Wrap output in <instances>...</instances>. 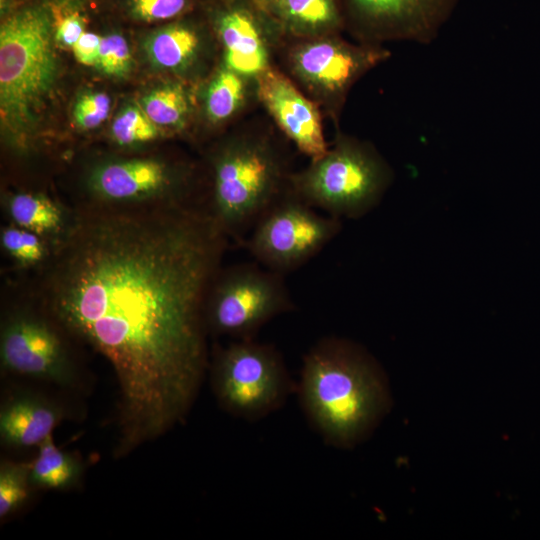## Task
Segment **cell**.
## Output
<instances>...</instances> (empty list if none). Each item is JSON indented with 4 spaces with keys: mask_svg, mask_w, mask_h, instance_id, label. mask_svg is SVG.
<instances>
[{
    "mask_svg": "<svg viewBox=\"0 0 540 540\" xmlns=\"http://www.w3.org/2000/svg\"><path fill=\"white\" fill-rule=\"evenodd\" d=\"M190 107L187 91L177 83L154 89L142 99V109L157 126L181 128Z\"/></svg>",
    "mask_w": 540,
    "mask_h": 540,
    "instance_id": "21",
    "label": "cell"
},
{
    "mask_svg": "<svg viewBox=\"0 0 540 540\" xmlns=\"http://www.w3.org/2000/svg\"><path fill=\"white\" fill-rule=\"evenodd\" d=\"M178 177L165 162L150 158L118 160L97 166L89 176V187L103 203H138L182 200L174 190Z\"/></svg>",
    "mask_w": 540,
    "mask_h": 540,
    "instance_id": "14",
    "label": "cell"
},
{
    "mask_svg": "<svg viewBox=\"0 0 540 540\" xmlns=\"http://www.w3.org/2000/svg\"><path fill=\"white\" fill-rule=\"evenodd\" d=\"M294 308L283 274L259 263L239 264L215 277L206 301V327L237 340L254 339L266 323Z\"/></svg>",
    "mask_w": 540,
    "mask_h": 540,
    "instance_id": "7",
    "label": "cell"
},
{
    "mask_svg": "<svg viewBox=\"0 0 540 540\" xmlns=\"http://www.w3.org/2000/svg\"><path fill=\"white\" fill-rule=\"evenodd\" d=\"M131 52L126 39L113 33L102 37L96 67L103 73L123 77L131 69Z\"/></svg>",
    "mask_w": 540,
    "mask_h": 540,
    "instance_id": "25",
    "label": "cell"
},
{
    "mask_svg": "<svg viewBox=\"0 0 540 540\" xmlns=\"http://www.w3.org/2000/svg\"><path fill=\"white\" fill-rule=\"evenodd\" d=\"M389 57L390 51L379 45H354L332 34L301 42L291 52L290 63L308 89L341 102L364 74Z\"/></svg>",
    "mask_w": 540,
    "mask_h": 540,
    "instance_id": "10",
    "label": "cell"
},
{
    "mask_svg": "<svg viewBox=\"0 0 540 540\" xmlns=\"http://www.w3.org/2000/svg\"><path fill=\"white\" fill-rule=\"evenodd\" d=\"M296 394L325 444L350 450L366 441L390 412V383L378 362L355 343L325 336L302 360Z\"/></svg>",
    "mask_w": 540,
    "mask_h": 540,
    "instance_id": "2",
    "label": "cell"
},
{
    "mask_svg": "<svg viewBox=\"0 0 540 540\" xmlns=\"http://www.w3.org/2000/svg\"><path fill=\"white\" fill-rule=\"evenodd\" d=\"M289 177L269 140L244 136L225 145L213 163L208 207L227 238L244 244L262 215L289 191Z\"/></svg>",
    "mask_w": 540,
    "mask_h": 540,
    "instance_id": "4",
    "label": "cell"
},
{
    "mask_svg": "<svg viewBox=\"0 0 540 540\" xmlns=\"http://www.w3.org/2000/svg\"><path fill=\"white\" fill-rule=\"evenodd\" d=\"M63 417L53 402L35 395H20L1 408L0 435L8 445L30 447L40 445Z\"/></svg>",
    "mask_w": 540,
    "mask_h": 540,
    "instance_id": "15",
    "label": "cell"
},
{
    "mask_svg": "<svg viewBox=\"0 0 540 540\" xmlns=\"http://www.w3.org/2000/svg\"><path fill=\"white\" fill-rule=\"evenodd\" d=\"M30 464L2 463L0 468V517L15 511L28 497Z\"/></svg>",
    "mask_w": 540,
    "mask_h": 540,
    "instance_id": "24",
    "label": "cell"
},
{
    "mask_svg": "<svg viewBox=\"0 0 540 540\" xmlns=\"http://www.w3.org/2000/svg\"><path fill=\"white\" fill-rule=\"evenodd\" d=\"M256 80L260 101L298 150L311 161L326 154L328 146L315 104L279 71L268 68Z\"/></svg>",
    "mask_w": 540,
    "mask_h": 540,
    "instance_id": "13",
    "label": "cell"
},
{
    "mask_svg": "<svg viewBox=\"0 0 540 540\" xmlns=\"http://www.w3.org/2000/svg\"><path fill=\"white\" fill-rule=\"evenodd\" d=\"M130 7L139 20L163 21L185 13L191 8V0H130Z\"/></svg>",
    "mask_w": 540,
    "mask_h": 540,
    "instance_id": "27",
    "label": "cell"
},
{
    "mask_svg": "<svg viewBox=\"0 0 540 540\" xmlns=\"http://www.w3.org/2000/svg\"><path fill=\"white\" fill-rule=\"evenodd\" d=\"M214 24L227 67L247 78H257L269 68L268 43L282 29L267 10L250 0H226Z\"/></svg>",
    "mask_w": 540,
    "mask_h": 540,
    "instance_id": "12",
    "label": "cell"
},
{
    "mask_svg": "<svg viewBox=\"0 0 540 540\" xmlns=\"http://www.w3.org/2000/svg\"><path fill=\"white\" fill-rule=\"evenodd\" d=\"M249 79L226 65L216 73L205 94V112L211 122H223L239 111L247 97Z\"/></svg>",
    "mask_w": 540,
    "mask_h": 540,
    "instance_id": "20",
    "label": "cell"
},
{
    "mask_svg": "<svg viewBox=\"0 0 540 540\" xmlns=\"http://www.w3.org/2000/svg\"><path fill=\"white\" fill-rule=\"evenodd\" d=\"M345 25L363 41L433 43L460 0H340Z\"/></svg>",
    "mask_w": 540,
    "mask_h": 540,
    "instance_id": "9",
    "label": "cell"
},
{
    "mask_svg": "<svg viewBox=\"0 0 540 540\" xmlns=\"http://www.w3.org/2000/svg\"><path fill=\"white\" fill-rule=\"evenodd\" d=\"M1 243L6 252L23 265L43 262L49 254L42 236L17 225L2 229Z\"/></svg>",
    "mask_w": 540,
    "mask_h": 540,
    "instance_id": "23",
    "label": "cell"
},
{
    "mask_svg": "<svg viewBox=\"0 0 540 540\" xmlns=\"http://www.w3.org/2000/svg\"><path fill=\"white\" fill-rule=\"evenodd\" d=\"M340 230L339 218L319 214L289 189L257 221L244 246L257 263L284 275L316 256Z\"/></svg>",
    "mask_w": 540,
    "mask_h": 540,
    "instance_id": "8",
    "label": "cell"
},
{
    "mask_svg": "<svg viewBox=\"0 0 540 540\" xmlns=\"http://www.w3.org/2000/svg\"><path fill=\"white\" fill-rule=\"evenodd\" d=\"M8 213L15 225L40 236L55 239L64 231L68 219L50 198L36 193L20 192L10 197Z\"/></svg>",
    "mask_w": 540,
    "mask_h": 540,
    "instance_id": "18",
    "label": "cell"
},
{
    "mask_svg": "<svg viewBox=\"0 0 540 540\" xmlns=\"http://www.w3.org/2000/svg\"><path fill=\"white\" fill-rule=\"evenodd\" d=\"M111 134L117 144L129 146L155 139L159 135V129L142 107L130 105L114 119Z\"/></svg>",
    "mask_w": 540,
    "mask_h": 540,
    "instance_id": "22",
    "label": "cell"
},
{
    "mask_svg": "<svg viewBox=\"0 0 540 540\" xmlns=\"http://www.w3.org/2000/svg\"><path fill=\"white\" fill-rule=\"evenodd\" d=\"M54 40L63 47H73L85 32V19L79 11L66 9L53 16Z\"/></svg>",
    "mask_w": 540,
    "mask_h": 540,
    "instance_id": "28",
    "label": "cell"
},
{
    "mask_svg": "<svg viewBox=\"0 0 540 540\" xmlns=\"http://www.w3.org/2000/svg\"><path fill=\"white\" fill-rule=\"evenodd\" d=\"M101 39L98 34L85 31L72 47L76 60L86 66H96Z\"/></svg>",
    "mask_w": 540,
    "mask_h": 540,
    "instance_id": "29",
    "label": "cell"
},
{
    "mask_svg": "<svg viewBox=\"0 0 540 540\" xmlns=\"http://www.w3.org/2000/svg\"><path fill=\"white\" fill-rule=\"evenodd\" d=\"M228 238L183 200L74 212L42 286L54 322L90 345L119 389L118 455L180 423L207 366L206 301Z\"/></svg>",
    "mask_w": 540,
    "mask_h": 540,
    "instance_id": "1",
    "label": "cell"
},
{
    "mask_svg": "<svg viewBox=\"0 0 540 540\" xmlns=\"http://www.w3.org/2000/svg\"><path fill=\"white\" fill-rule=\"evenodd\" d=\"M250 1L264 8L265 10L269 11V9L275 3L276 0H250Z\"/></svg>",
    "mask_w": 540,
    "mask_h": 540,
    "instance_id": "30",
    "label": "cell"
},
{
    "mask_svg": "<svg viewBox=\"0 0 540 540\" xmlns=\"http://www.w3.org/2000/svg\"><path fill=\"white\" fill-rule=\"evenodd\" d=\"M52 19L44 7L31 6L15 12L1 25V125L19 143L34 128L57 79Z\"/></svg>",
    "mask_w": 540,
    "mask_h": 540,
    "instance_id": "3",
    "label": "cell"
},
{
    "mask_svg": "<svg viewBox=\"0 0 540 540\" xmlns=\"http://www.w3.org/2000/svg\"><path fill=\"white\" fill-rule=\"evenodd\" d=\"M2 366L14 373L69 385L74 369L66 348L52 324L29 313H16L1 331Z\"/></svg>",
    "mask_w": 540,
    "mask_h": 540,
    "instance_id": "11",
    "label": "cell"
},
{
    "mask_svg": "<svg viewBox=\"0 0 540 540\" xmlns=\"http://www.w3.org/2000/svg\"><path fill=\"white\" fill-rule=\"evenodd\" d=\"M268 12L283 32L305 39L336 34L345 26L340 0H276Z\"/></svg>",
    "mask_w": 540,
    "mask_h": 540,
    "instance_id": "16",
    "label": "cell"
},
{
    "mask_svg": "<svg viewBox=\"0 0 540 540\" xmlns=\"http://www.w3.org/2000/svg\"><path fill=\"white\" fill-rule=\"evenodd\" d=\"M111 100L103 92H89L79 97L74 107V119L77 125L90 130L98 127L110 112Z\"/></svg>",
    "mask_w": 540,
    "mask_h": 540,
    "instance_id": "26",
    "label": "cell"
},
{
    "mask_svg": "<svg viewBox=\"0 0 540 540\" xmlns=\"http://www.w3.org/2000/svg\"><path fill=\"white\" fill-rule=\"evenodd\" d=\"M201 44L198 30L189 23H175L154 33L147 41V53L160 68L180 70L192 63Z\"/></svg>",
    "mask_w": 540,
    "mask_h": 540,
    "instance_id": "17",
    "label": "cell"
},
{
    "mask_svg": "<svg viewBox=\"0 0 540 540\" xmlns=\"http://www.w3.org/2000/svg\"><path fill=\"white\" fill-rule=\"evenodd\" d=\"M391 173L368 144L340 137L321 158L290 174V191L309 206L336 218L358 217L380 198Z\"/></svg>",
    "mask_w": 540,
    "mask_h": 540,
    "instance_id": "5",
    "label": "cell"
},
{
    "mask_svg": "<svg viewBox=\"0 0 540 540\" xmlns=\"http://www.w3.org/2000/svg\"><path fill=\"white\" fill-rule=\"evenodd\" d=\"M81 463L64 452L48 436L40 445L36 459L30 464V483L49 489H65L79 479Z\"/></svg>",
    "mask_w": 540,
    "mask_h": 540,
    "instance_id": "19",
    "label": "cell"
},
{
    "mask_svg": "<svg viewBox=\"0 0 540 540\" xmlns=\"http://www.w3.org/2000/svg\"><path fill=\"white\" fill-rule=\"evenodd\" d=\"M212 385L221 407L249 422L276 412L296 393V382L281 353L255 338L237 340L217 350Z\"/></svg>",
    "mask_w": 540,
    "mask_h": 540,
    "instance_id": "6",
    "label": "cell"
}]
</instances>
